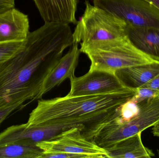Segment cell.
I'll return each mask as SVG.
<instances>
[{
    "mask_svg": "<svg viewBox=\"0 0 159 158\" xmlns=\"http://www.w3.org/2000/svg\"><path fill=\"white\" fill-rule=\"evenodd\" d=\"M72 33L70 24L56 23L29 32L24 47L0 65V107L42 99L45 80L74 44Z\"/></svg>",
    "mask_w": 159,
    "mask_h": 158,
    "instance_id": "1",
    "label": "cell"
},
{
    "mask_svg": "<svg viewBox=\"0 0 159 158\" xmlns=\"http://www.w3.org/2000/svg\"><path fill=\"white\" fill-rule=\"evenodd\" d=\"M135 89L111 93L71 96L38 100L30 114L28 127L83 128L82 135L92 141L116 109L134 95Z\"/></svg>",
    "mask_w": 159,
    "mask_h": 158,
    "instance_id": "2",
    "label": "cell"
},
{
    "mask_svg": "<svg viewBox=\"0 0 159 158\" xmlns=\"http://www.w3.org/2000/svg\"><path fill=\"white\" fill-rule=\"evenodd\" d=\"M91 62L89 70L116 72L134 66L158 62L136 48L128 36L80 46Z\"/></svg>",
    "mask_w": 159,
    "mask_h": 158,
    "instance_id": "3",
    "label": "cell"
},
{
    "mask_svg": "<svg viewBox=\"0 0 159 158\" xmlns=\"http://www.w3.org/2000/svg\"><path fill=\"white\" fill-rule=\"evenodd\" d=\"M85 9L73 32L74 43L80 46L127 36L124 20L104 9L85 2Z\"/></svg>",
    "mask_w": 159,
    "mask_h": 158,
    "instance_id": "4",
    "label": "cell"
},
{
    "mask_svg": "<svg viewBox=\"0 0 159 158\" xmlns=\"http://www.w3.org/2000/svg\"><path fill=\"white\" fill-rule=\"evenodd\" d=\"M139 114L128 122L120 123L112 118L107 122L95 134L92 141L102 148L142 133L159 122V95L139 104Z\"/></svg>",
    "mask_w": 159,
    "mask_h": 158,
    "instance_id": "5",
    "label": "cell"
},
{
    "mask_svg": "<svg viewBox=\"0 0 159 158\" xmlns=\"http://www.w3.org/2000/svg\"><path fill=\"white\" fill-rule=\"evenodd\" d=\"M81 127H74L36 144L45 153H67L83 158H108L104 148L83 136Z\"/></svg>",
    "mask_w": 159,
    "mask_h": 158,
    "instance_id": "6",
    "label": "cell"
},
{
    "mask_svg": "<svg viewBox=\"0 0 159 158\" xmlns=\"http://www.w3.org/2000/svg\"><path fill=\"white\" fill-rule=\"evenodd\" d=\"M129 26L159 28V9L146 0H93Z\"/></svg>",
    "mask_w": 159,
    "mask_h": 158,
    "instance_id": "7",
    "label": "cell"
},
{
    "mask_svg": "<svg viewBox=\"0 0 159 158\" xmlns=\"http://www.w3.org/2000/svg\"><path fill=\"white\" fill-rule=\"evenodd\" d=\"M70 80L71 96L111 93L132 89L126 86L116 72L102 70H89L83 76Z\"/></svg>",
    "mask_w": 159,
    "mask_h": 158,
    "instance_id": "8",
    "label": "cell"
},
{
    "mask_svg": "<svg viewBox=\"0 0 159 158\" xmlns=\"http://www.w3.org/2000/svg\"><path fill=\"white\" fill-rule=\"evenodd\" d=\"M63 131L60 127H28L26 123L13 125L0 133V146L18 142L37 144Z\"/></svg>",
    "mask_w": 159,
    "mask_h": 158,
    "instance_id": "9",
    "label": "cell"
},
{
    "mask_svg": "<svg viewBox=\"0 0 159 158\" xmlns=\"http://www.w3.org/2000/svg\"><path fill=\"white\" fill-rule=\"evenodd\" d=\"M29 29L28 16L15 7L0 12V43L26 41Z\"/></svg>",
    "mask_w": 159,
    "mask_h": 158,
    "instance_id": "10",
    "label": "cell"
},
{
    "mask_svg": "<svg viewBox=\"0 0 159 158\" xmlns=\"http://www.w3.org/2000/svg\"><path fill=\"white\" fill-rule=\"evenodd\" d=\"M45 23H77V0H33Z\"/></svg>",
    "mask_w": 159,
    "mask_h": 158,
    "instance_id": "11",
    "label": "cell"
},
{
    "mask_svg": "<svg viewBox=\"0 0 159 158\" xmlns=\"http://www.w3.org/2000/svg\"><path fill=\"white\" fill-rule=\"evenodd\" d=\"M81 53L78 44L74 43L68 53L60 59L47 77L43 84L41 97L67 79L75 77V73Z\"/></svg>",
    "mask_w": 159,
    "mask_h": 158,
    "instance_id": "12",
    "label": "cell"
},
{
    "mask_svg": "<svg viewBox=\"0 0 159 158\" xmlns=\"http://www.w3.org/2000/svg\"><path fill=\"white\" fill-rule=\"evenodd\" d=\"M127 35L136 48L159 62V28L127 25Z\"/></svg>",
    "mask_w": 159,
    "mask_h": 158,
    "instance_id": "13",
    "label": "cell"
},
{
    "mask_svg": "<svg viewBox=\"0 0 159 158\" xmlns=\"http://www.w3.org/2000/svg\"><path fill=\"white\" fill-rule=\"evenodd\" d=\"M104 149L108 158H150L155 156L152 150L143 144L142 133L121 140Z\"/></svg>",
    "mask_w": 159,
    "mask_h": 158,
    "instance_id": "14",
    "label": "cell"
},
{
    "mask_svg": "<svg viewBox=\"0 0 159 158\" xmlns=\"http://www.w3.org/2000/svg\"><path fill=\"white\" fill-rule=\"evenodd\" d=\"M159 73V62L119 70L116 74L124 84L134 89L142 87Z\"/></svg>",
    "mask_w": 159,
    "mask_h": 158,
    "instance_id": "15",
    "label": "cell"
},
{
    "mask_svg": "<svg viewBox=\"0 0 159 158\" xmlns=\"http://www.w3.org/2000/svg\"><path fill=\"white\" fill-rule=\"evenodd\" d=\"M43 153L34 143L18 142L0 146V158H41Z\"/></svg>",
    "mask_w": 159,
    "mask_h": 158,
    "instance_id": "16",
    "label": "cell"
},
{
    "mask_svg": "<svg viewBox=\"0 0 159 158\" xmlns=\"http://www.w3.org/2000/svg\"><path fill=\"white\" fill-rule=\"evenodd\" d=\"M26 41L0 43V65L21 50L25 46Z\"/></svg>",
    "mask_w": 159,
    "mask_h": 158,
    "instance_id": "17",
    "label": "cell"
},
{
    "mask_svg": "<svg viewBox=\"0 0 159 158\" xmlns=\"http://www.w3.org/2000/svg\"><path fill=\"white\" fill-rule=\"evenodd\" d=\"M159 95V91L145 87H140L135 89L134 98L138 104Z\"/></svg>",
    "mask_w": 159,
    "mask_h": 158,
    "instance_id": "18",
    "label": "cell"
},
{
    "mask_svg": "<svg viewBox=\"0 0 159 158\" xmlns=\"http://www.w3.org/2000/svg\"><path fill=\"white\" fill-rule=\"evenodd\" d=\"M24 105L21 103H17L8 106L0 107V125L7 117L16 109L22 108Z\"/></svg>",
    "mask_w": 159,
    "mask_h": 158,
    "instance_id": "19",
    "label": "cell"
},
{
    "mask_svg": "<svg viewBox=\"0 0 159 158\" xmlns=\"http://www.w3.org/2000/svg\"><path fill=\"white\" fill-rule=\"evenodd\" d=\"M142 87L159 91V73Z\"/></svg>",
    "mask_w": 159,
    "mask_h": 158,
    "instance_id": "20",
    "label": "cell"
},
{
    "mask_svg": "<svg viewBox=\"0 0 159 158\" xmlns=\"http://www.w3.org/2000/svg\"><path fill=\"white\" fill-rule=\"evenodd\" d=\"M15 6V0H0V12Z\"/></svg>",
    "mask_w": 159,
    "mask_h": 158,
    "instance_id": "21",
    "label": "cell"
},
{
    "mask_svg": "<svg viewBox=\"0 0 159 158\" xmlns=\"http://www.w3.org/2000/svg\"><path fill=\"white\" fill-rule=\"evenodd\" d=\"M152 132L153 135L159 137V122L153 126Z\"/></svg>",
    "mask_w": 159,
    "mask_h": 158,
    "instance_id": "22",
    "label": "cell"
},
{
    "mask_svg": "<svg viewBox=\"0 0 159 158\" xmlns=\"http://www.w3.org/2000/svg\"><path fill=\"white\" fill-rule=\"evenodd\" d=\"M159 9V0H146Z\"/></svg>",
    "mask_w": 159,
    "mask_h": 158,
    "instance_id": "23",
    "label": "cell"
}]
</instances>
